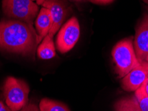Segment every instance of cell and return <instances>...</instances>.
Returning a JSON list of instances; mask_svg holds the SVG:
<instances>
[{"instance_id":"cell-8","label":"cell","mask_w":148,"mask_h":111,"mask_svg":"<svg viewBox=\"0 0 148 111\" xmlns=\"http://www.w3.org/2000/svg\"><path fill=\"white\" fill-rule=\"evenodd\" d=\"M148 79V62H140L122 79L121 85L126 91H136Z\"/></svg>"},{"instance_id":"cell-2","label":"cell","mask_w":148,"mask_h":111,"mask_svg":"<svg viewBox=\"0 0 148 111\" xmlns=\"http://www.w3.org/2000/svg\"><path fill=\"white\" fill-rule=\"evenodd\" d=\"M132 37L124 39L112 50L113 59L119 78H123L140 63L135 52Z\"/></svg>"},{"instance_id":"cell-10","label":"cell","mask_w":148,"mask_h":111,"mask_svg":"<svg viewBox=\"0 0 148 111\" xmlns=\"http://www.w3.org/2000/svg\"><path fill=\"white\" fill-rule=\"evenodd\" d=\"M37 53L38 57L41 59L47 60L53 58L56 56V49L53 37L47 35L39 45Z\"/></svg>"},{"instance_id":"cell-5","label":"cell","mask_w":148,"mask_h":111,"mask_svg":"<svg viewBox=\"0 0 148 111\" xmlns=\"http://www.w3.org/2000/svg\"><path fill=\"white\" fill-rule=\"evenodd\" d=\"M80 36V27L77 19L71 17L60 29L56 38V47L61 53L71 50Z\"/></svg>"},{"instance_id":"cell-14","label":"cell","mask_w":148,"mask_h":111,"mask_svg":"<svg viewBox=\"0 0 148 111\" xmlns=\"http://www.w3.org/2000/svg\"><path fill=\"white\" fill-rule=\"evenodd\" d=\"M19 111H40V110L36 104L30 103H28L27 105L25 106L22 109Z\"/></svg>"},{"instance_id":"cell-13","label":"cell","mask_w":148,"mask_h":111,"mask_svg":"<svg viewBox=\"0 0 148 111\" xmlns=\"http://www.w3.org/2000/svg\"><path fill=\"white\" fill-rule=\"evenodd\" d=\"M135 97L136 98L141 110L142 111H148V96L145 94L142 86L136 91Z\"/></svg>"},{"instance_id":"cell-19","label":"cell","mask_w":148,"mask_h":111,"mask_svg":"<svg viewBox=\"0 0 148 111\" xmlns=\"http://www.w3.org/2000/svg\"><path fill=\"white\" fill-rule=\"evenodd\" d=\"M141 1H143L145 3H146L147 5H148V0H141Z\"/></svg>"},{"instance_id":"cell-12","label":"cell","mask_w":148,"mask_h":111,"mask_svg":"<svg viewBox=\"0 0 148 111\" xmlns=\"http://www.w3.org/2000/svg\"><path fill=\"white\" fill-rule=\"evenodd\" d=\"M40 111H70L66 104L49 99H43L40 103Z\"/></svg>"},{"instance_id":"cell-3","label":"cell","mask_w":148,"mask_h":111,"mask_svg":"<svg viewBox=\"0 0 148 111\" xmlns=\"http://www.w3.org/2000/svg\"><path fill=\"white\" fill-rule=\"evenodd\" d=\"M5 103L12 111H19L28 104L29 87L24 80L9 77L3 86Z\"/></svg>"},{"instance_id":"cell-18","label":"cell","mask_w":148,"mask_h":111,"mask_svg":"<svg viewBox=\"0 0 148 111\" xmlns=\"http://www.w3.org/2000/svg\"><path fill=\"white\" fill-rule=\"evenodd\" d=\"M36 1H37V4H38V5H42L43 2L46 1V0H36Z\"/></svg>"},{"instance_id":"cell-17","label":"cell","mask_w":148,"mask_h":111,"mask_svg":"<svg viewBox=\"0 0 148 111\" xmlns=\"http://www.w3.org/2000/svg\"><path fill=\"white\" fill-rule=\"evenodd\" d=\"M141 86H143V90H144L145 94L148 96V79Z\"/></svg>"},{"instance_id":"cell-11","label":"cell","mask_w":148,"mask_h":111,"mask_svg":"<svg viewBox=\"0 0 148 111\" xmlns=\"http://www.w3.org/2000/svg\"><path fill=\"white\" fill-rule=\"evenodd\" d=\"M115 111H142L135 97H125L119 99L114 104Z\"/></svg>"},{"instance_id":"cell-1","label":"cell","mask_w":148,"mask_h":111,"mask_svg":"<svg viewBox=\"0 0 148 111\" xmlns=\"http://www.w3.org/2000/svg\"><path fill=\"white\" fill-rule=\"evenodd\" d=\"M41 42L32 24L18 20L0 21V49L35 59Z\"/></svg>"},{"instance_id":"cell-21","label":"cell","mask_w":148,"mask_h":111,"mask_svg":"<svg viewBox=\"0 0 148 111\" xmlns=\"http://www.w3.org/2000/svg\"><path fill=\"white\" fill-rule=\"evenodd\" d=\"M33 1H34V0H33Z\"/></svg>"},{"instance_id":"cell-6","label":"cell","mask_w":148,"mask_h":111,"mask_svg":"<svg viewBox=\"0 0 148 111\" xmlns=\"http://www.w3.org/2000/svg\"><path fill=\"white\" fill-rule=\"evenodd\" d=\"M134 47L140 62H148V7L136 29Z\"/></svg>"},{"instance_id":"cell-15","label":"cell","mask_w":148,"mask_h":111,"mask_svg":"<svg viewBox=\"0 0 148 111\" xmlns=\"http://www.w3.org/2000/svg\"><path fill=\"white\" fill-rule=\"evenodd\" d=\"M92 3H97V4H102V5H105V4L110 3L114 0H90Z\"/></svg>"},{"instance_id":"cell-16","label":"cell","mask_w":148,"mask_h":111,"mask_svg":"<svg viewBox=\"0 0 148 111\" xmlns=\"http://www.w3.org/2000/svg\"><path fill=\"white\" fill-rule=\"evenodd\" d=\"M0 111H12L6 104L0 101Z\"/></svg>"},{"instance_id":"cell-9","label":"cell","mask_w":148,"mask_h":111,"mask_svg":"<svg viewBox=\"0 0 148 111\" xmlns=\"http://www.w3.org/2000/svg\"><path fill=\"white\" fill-rule=\"evenodd\" d=\"M35 25L41 41L48 35L52 25V18L50 11L45 7H41L35 22Z\"/></svg>"},{"instance_id":"cell-4","label":"cell","mask_w":148,"mask_h":111,"mask_svg":"<svg viewBox=\"0 0 148 111\" xmlns=\"http://www.w3.org/2000/svg\"><path fill=\"white\" fill-rule=\"evenodd\" d=\"M2 8L6 16L32 25L39 10L33 0H3Z\"/></svg>"},{"instance_id":"cell-7","label":"cell","mask_w":148,"mask_h":111,"mask_svg":"<svg viewBox=\"0 0 148 111\" xmlns=\"http://www.w3.org/2000/svg\"><path fill=\"white\" fill-rule=\"evenodd\" d=\"M42 6L48 9L51 12L52 25L48 35L53 37L69 14L70 8L67 2L64 0H46L43 2Z\"/></svg>"},{"instance_id":"cell-20","label":"cell","mask_w":148,"mask_h":111,"mask_svg":"<svg viewBox=\"0 0 148 111\" xmlns=\"http://www.w3.org/2000/svg\"><path fill=\"white\" fill-rule=\"evenodd\" d=\"M75 1H80V0H75Z\"/></svg>"}]
</instances>
